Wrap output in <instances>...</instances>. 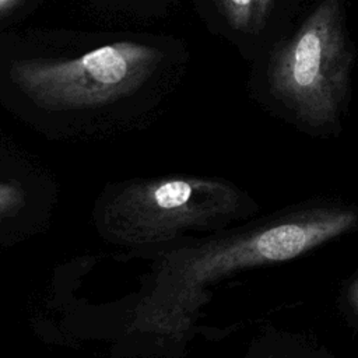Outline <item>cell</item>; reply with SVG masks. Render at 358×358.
I'll return each mask as SVG.
<instances>
[{
    "mask_svg": "<svg viewBox=\"0 0 358 358\" xmlns=\"http://www.w3.org/2000/svg\"><path fill=\"white\" fill-rule=\"evenodd\" d=\"M187 64L173 34L20 25L0 32V105L45 126L130 119L175 95Z\"/></svg>",
    "mask_w": 358,
    "mask_h": 358,
    "instance_id": "6da1fadb",
    "label": "cell"
},
{
    "mask_svg": "<svg viewBox=\"0 0 358 358\" xmlns=\"http://www.w3.org/2000/svg\"><path fill=\"white\" fill-rule=\"evenodd\" d=\"M351 59L338 0H322L295 35L273 52L270 92L301 122L331 124L347 95Z\"/></svg>",
    "mask_w": 358,
    "mask_h": 358,
    "instance_id": "7a4b0ae2",
    "label": "cell"
},
{
    "mask_svg": "<svg viewBox=\"0 0 358 358\" xmlns=\"http://www.w3.org/2000/svg\"><path fill=\"white\" fill-rule=\"evenodd\" d=\"M358 215L347 208H322L277 220L204 252L194 263L199 278L252 266L295 259L355 227Z\"/></svg>",
    "mask_w": 358,
    "mask_h": 358,
    "instance_id": "3957f363",
    "label": "cell"
},
{
    "mask_svg": "<svg viewBox=\"0 0 358 358\" xmlns=\"http://www.w3.org/2000/svg\"><path fill=\"white\" fill-rule=\"evenodd\" d=\"M92 13L112 20L152 21L178 7L179 0H81Z\"/></svg>",
    "mask_w": 358,
    "mask_h": 358,
    "instance_id": "277c9868",
    "label": "cell"
},
{
    "mask_svg": "<svg viewBox=\"0 0 358 358\" xmlns=\"http://www.w3.org/2000/svg\"><path fill=\"white\" fill-rule=\"evenodd\" d=\"M204 15L215 17L234 34L253 28L256 0H193Z\"/></svg>",
    "mask_w": 358,
    "mask_h": 358,
    "instance_id": "5b68a950",
    "label": "cell"
},
{
    "mask_svg": "<svg viewBox=\"0 0 358 358\" xmlns=\"http://www.w3.org/2000/svg\"><path fill=\"white\" fill-rule=\"evenodd\" d=\"M274 0H256L255 17H253V31H260L266 22V18L273 7Z\"/></svg>",
    "mask_w": 358,
    "mask_h": 358,
    "instance_id": "8992f818",
    "label": "cell"
},
{
    "mask_svg": "<svg viewBox=\"0 0 358 358\" xmlns=\"http://www.w3.org/2000/svg\"><path fill=\"white\" fill-rule=\"evenodd\" d=\"M15 203V192L11 187L0 186V211Z\"/></svg>",
    "mask_w": 358,
    "mask_h": 358,
    "instance_id": "52a82bcc",
    "label": "cell"
},
{
    "mask_svg": "<svg viewBox=\"0 0 358 358\" xmlns=\"http://www.w3.org/2000/svg\"><path fill=\"white\" fill-rule=\"evenodd\" d=\"M348 301L352 308V310L358 315V280L351 285L348 291Z\"/></svg>",
    "mask_w": 358,
    "mask_h": 358,
    "instance_id": "ba28073f",
    "label": "cell"
}]
</instances>
